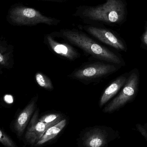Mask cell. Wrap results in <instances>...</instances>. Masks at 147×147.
<instances>
[{
  "label": "cell",
  "instance_id": "1",
  "mask_svg": "<svg viewBox=\"0 0 147 147\" xmlns=\"http://www.w3.org/2000/svg\"><path fill=\"white\" fill-rule=\"evenodd\" d=\"M62 35L67 40L77 46L93 58L107 63L125 65L123 60L110 50L77 30L64 29L61 31Z\"/></svg>",
  "mask_w": 147,
  "mask_h": 147
},
{
  "label": "cell",
  "instance_id": "2",
  "mask_svg": "<svg viewBox=\"0 0 147 147\" xmlns=\"http://www.w3.org/2000/svg\"><path fill=\"white\" fill-rule=\"evenodd\" d=\"M125 15V7L121 0H106L103 4L87 7L82 13L86 19L108 23H119Z\"/></svg>",
  "mask_w": 147,
  "mask_h": 147
},
{
  "label": "cell",
  "instance_id": "3",
  "mask_svg": "<svg viewBox=\"0 0 147 147\" xmlns=\"http://www.w3.org/2000/svg\"><path fill=\"white\" fill-rule=\"evenodd\" d=\"M120 65L96 61L88 63L75 69L68 77L85 84L100 81L117 71Z\"/></svg>",
  "mask_w": 147,
  "mask_h": 147
},
{
  "label": "cell",
  "instance_id": "4",
  "mask_svg": "<svg viewBox=\"0 0 147 147\" xmlns=\"http://www.w3.org/2000/svg\"><path fill=\"white\" fill-rule=\"evenodd\" d=\"M140 81L138 69L135 68L130 71L126 83L116 97L104 107L103 112L105 114H111L133 102L139 91Z\"/></svg>",
  "mask_w": 147,
  "mask_h": 147
},
{
  "label": "cell",
  "instance_id": "5",
  "mask_svg": "<svg viewBox=\"0 0 147 147\" xmlns=\"http://www.w3.org/2000/svg\"><path fill=\"white\" fill-rule=\"evenodd\" d=\"M119 136V132L110 127L104 126L89 127L86 128L81 132L78 140V144L80 146L105 147Z\"/></svg>",
  "mask_w": 147,
  "mask_h": 147
},
{
  "label": "cell",
  "instance_id": "6",
  "mask_svg": "<svg viewBox=\"0 0 147 147\" xmlns=\"http://www.w3.org/2000/svg\"><path fill=\"white\" fill-rule=\"evenodd\" d=\"M8 17L12 24L17 26H34L40 23L53 25L56 20L45 16L34 9L16 6L9 11Z\"/></svg>",
  "mask_w": 147,
  "mask_h": 147
},
{
  "label": "cell",
  "instance_id": "7",
  "mask_svg": "<svg viewBox=\"0 0 147 147\" xmlns=\"http://www.w3.org/2000/svg\"><path fill=\"white\" fill-rule=\"evenodd\" d=\"M39 113V109L38 108L34 111L25 135V138L27 141L32 145H35L38 142L48 129L62 120L61 116L52 122L40 121L38 120Z\"/></svg>",
  "mask_w": 147,
  "mask_h": 147
},
{
  "label": "cell",
  "instance_id": "8",
  "mask_svg": "<svg viewBox=\"0 0 147 147\" xmlns=\"http://www.w3.org/2000/svg\"><path fill=\"white\" fill-rule=\"evenodd\" d=\"M86 30L100 41L119 51H126L123 41L113 33L104 28L93 26L86 27Z\"/></svg>",
  "mask_w": 147,
  "mask_h": 147
},
{
  "label": "cell",
  "instance_id": "9",
  "mask_svg": "<svg viewBox=\"0 0 147 147\" xmlns=\"http://www.w3.org/2000/svg\"><path fill=\"white\" fill-rule=\"evenodd\" d=\"M38 98V96H34L25 109L21 112L16 120L14 129L19 136H21L23 134L32 115L35 111Z\"/></svg>",
  "mask_w": 147,
  "mask_h": 147
},
{
  "label": "cell",
  "instance_id": "10",
  "mask_svg": "<svg viewBox=\"0 0 147 147\" xmlns=\"http://www.w3.org/2000/svg\"><path fill=\"white\" fill-rule=\"evenodd\" d=\"M129 75V72L122 74L114 79L105 89L99 100V106L100 108H102L104 105L120 91L126 83Z\"/></svg>",
  "mask_w": 147,
  "mask_h": 147
},
{
  "label": "cell",
  "instance_id": "11",
  "mask_svg": "<svg viewBox=\"0 0 147 147\" xmlns=\"http://www.w3.org/2000/svg\"><path fill=\"white\" fill-rule=\"evenodd\" d=\"M46 39L50 48L58 55L70 60H75L79 57L78 53L71 46L59 43L55 40L50 35L47 36Z\"/></svg>",
  "mask_w": 147,
  "mask_h": 147
},
{
  "label": "cell",
  "instance_id": "12",
  "mask_svg": "<svg viewBox=\"0 0 147 147\" xmlns=\"http://www.w3.org/2000/svg\"><path fill=\"white\" fill-rule=\"evenodd\" d=\"M66 124L67 121L66 119H63L57 124L49 128L35 144V146H41L56 138L64 128Z\"/></svg>",
  "mask_w": 147,
  "mask_h": 147
},
{
  "label": "cell",
  "instance_id": "13",
  "mask_svg": "<svg viewBox=\"0 0 147 147\" xmlns=\"http://www.w3.org/2000/svg\"><path fill=\"white\" fill-rule=\"evenodd\" d=\"M35 79L39 85L45 89L52 91L54 89L51 79L47 76L41 72H37L35 74Z\"/></svg>",
  "mask_w": 147,
  "mask_h": 147
},
{
  "label": "cell",
  "instance_id": "14",
  "mask_svg": "<svg viewBox=\"0 0 147 147\" xmlns=\"http://www.w3.org/2000/svg\"><path fill=\"white\" fill-rule=\"evenodd\" d=\"M0 142L5 146L15 147L16 146L14 142L12 141L11 138L0 129Z\"/></svg>",
  "mask_w": 147,
  "mask_h": 147
},
{
  "label": "cell",
  "instance_id": "15",
  "mask_svg": "<svg viewBox=\"0 0 147 147\" xmlns=\"http://www.w3.org/2000/svg\"><path fill=\"white\" fill-rule=\"evenodd\" d=\"M62 116L59 113H50L46 114L39 118V121L45 123H50L59 117Z\"/></svg>",
  "mask_w": 147,
  "mask_h": 147
},
{
  "label": "cell",
  "instance_id": "16",
  "mask_svg": "<svg viewBox=\"0 0 147 147\" xmlns=\"http://www.w3.org/2000/svg\"><path fill=\"white\" fill-rule=\"evenodd\" d=\"M136 128L137 131L141 133L147 141V123H146L144 125L137 124L136 125Z\"/></svg>",
  "mask_w": 147,
  "mask_h": 147
},
{
  "label": "cell",
  "instance_id": "17",
  "mask_svg": "<svg viewBox=\"0 0 147 147\" xmlns=\"http://www.w3.org/2000/svg\"><path fill=\"white\" fill-rule=\"evenodd\" d=\"M4 101L8 104H11L13 102V97L11 95H6L4 97Z\"/></svg>",
  "mask_w": 147,
  "mask_h": 147
},
{
  "label": "cell",
  "instance_id": "18",
  "mask_svg": "<svg viewBox=\"0 0 147 147\" xmlns=\"http://www.w3.org/2000/svg\"><path fill=\"white\" fill-rule=\"evenodd\" d=\"M142 41L145 47L147 48V27L145 33L143 34L142 37Z\"/></svg>",
  "mask_w": 147,
  "mask_h": 147
},
{
  "label": "cell",
  "instance_id": "19",
  "mask_svg": "<svg viewBox=\"0 0 147 147\" xmlns=\"http://www.w3.org/2000/svg\"><path fill=\"white\" fill-rule=\"evenodd\" d=\"M5 58L1 52H0V63L1 64H5Z\"/></svg>",
  "mask_w": 147,
  "mask_h": 147
}]
</instances>
